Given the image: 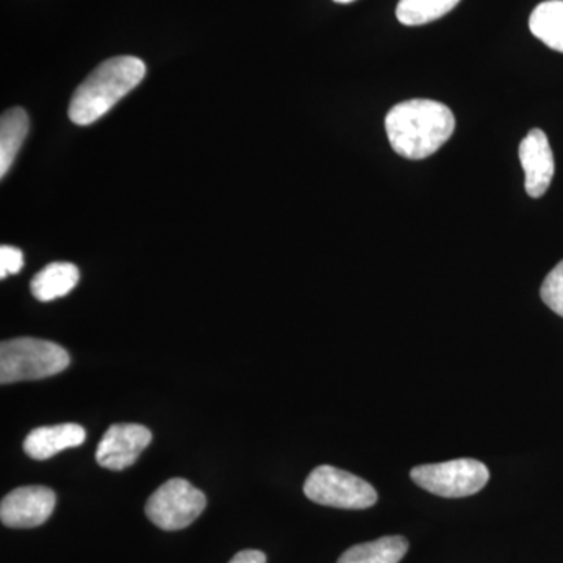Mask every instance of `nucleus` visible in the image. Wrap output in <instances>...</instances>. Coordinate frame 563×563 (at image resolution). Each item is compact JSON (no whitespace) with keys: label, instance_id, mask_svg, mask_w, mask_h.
<instances>
[{"label":"nucleus","instance_id":"1","mask_svg":"<svg viewBox=\"0 0 563 563\" xmlns=\"http://www.w3.org/2000/svg\"><path fill=\"white\" fill-rule=\"evenodd\" d=\"M455 118L450 107L431 99L398 103L385 118L393 151L409 161L431 157L451 139Z\"/></svg>","mask_w":563,"mask_h":563},{"label":"nucleus","instance_id":"2","mask_svg":"<svg viewBox=\"0 0 563 563\" xmlns=\"http://www.w3.org/2000/svg\"><path fill=\"white\" fill-rule=\"evenodd\" d=\"M144 76L146 65L131 55L102 62L74 92L68 110L69 120L77 125H90L101 120Z\"/></svg>","mask_w":563,"mask_h":563},{"label":"nucleus","instance_id":"3","mask_svg":"<svg viewBox=\"0 0 563 563\" xmlns=\"http://www.w3.org/2000/svg\"><path fill=\"white\" fill-rule=\"evenodd\" d=\"M69 354L65 347L47 340H7L0 344V383L3 385L38 380L65 372Z\"/></svg>","mask_w":563,"mask_h":563},{"label":"nucleus","instance_id":"4","mask_svg":"<svg viewBox=\"0 0 563 563\" xmlns=\"http://www.w3.org/2000/svg\"><path fill=\"white\" fill-rule=\"evenodd\" d=\"M303 493L310 501L335 509H369L377 503L372 484L331 465L314 468L303 484Z\"/></svg>","mask_w":563,"mask_h":563},{"label":"nucleus","instance_id":"5","mask_svg":"<svg viewBox=\"0 0 563 563\" xmlns=\"http://www.w3.org/2000/svg\"><path fill=\"white\" fill-rule=\"evenodd\" d=\"M410 476L415 484L433 495L443 496V498H466L483 490L490 473L483 462L474 459H457V461L415 466Z\"/></svg>","mask_w":563,"mask_h":563},{"label":"nucleus","instance_id":"6","mask_svg":"<svg viewBox=\"0 0 563 563\" xmlns=\"http://www.w3.org/2000/svg\"><path fill=\"white\" fill-rule=\"evenodd\" d=\"M207 506L206 495L188 481L174 477L152 493L147 518L163 531H180L198 520Z\"/></svg>","mask_w":563,"mask_h":563},{"label":"nucleus","instance_id":"7","mask_svg":"<svg viewBox=\"0 0 563 563\" xmlns=\"http://www.w3.org/2000/svg\"><path fill=\"white\" fill-rule=\"evenodd\" d=\"M55 504L57 496L49 487L27 485L14 488L0 503V520L9 528H36L49 520Z\"/></svg>","mask_w":563,"mask_h":563},{"label":"nucleus","instance_id":"8","mask_svg":"<svg viewBox=\"0 0 563 563\" xmlns=\"http://www.w3.org/2000/svg\"><path fill=\"white\" fill-rule=\"evenodd\" d=\"M152 433L141 424H113L103 433L96 451V461L102 468L121 472L129 468L150 446Z\"/></svg>","mask_w":563,"mask_h":563},{"label":"nucleus","instance_id":"9","mask_svg":"<svg viewBox=\"0 0 563 563\" xmlns=\"http://www.w3.org/2000/svg\"><path fill=\"white\" fill-rule=\"evenodd\" d=\"M520 162L526 174V192L531 198H542L554 177V155L547 133L532 129L520 144Z\"/></svg>","mask_w":563,"mask_h":563},{"label":"nucleus","instance_id":"10","mask_svg":"<svg viewBox=\"0 0 563 563\" xmlns=\"http://www.w3.org/2000/svg\"><path fill=\"white\" fill-rule=\"evenodd\" d=\"M85 439H87V432L80 424L65 422V424L33 429L22 446H24L25 454L33 461H47L62 451L80 446Z\"/></svg>","mask_w":563,"mask_h":563},{"label":"nucleus","instance_id":"11","mask_svg":"<svg viewBox=\"0 0 563 563\" xmlns=\"http://www.w3.org/2000/svg\"><path fill=\"white\" fill-rule=\"evenodd\" d=\"M80 272L68 262H54L41 269L31 282L32 295L41 302L63 298L79 284Z\"/></svg>","mask_w":563,"mask_h":563},{"label":"nucleus","instance_id":"12","mask_svg":"<svg viewBox=\"0 0 563 563\" xmlns=\"http://www.w3.org/2000/svg\"><path fill=\"white\" fill-rule=\"evenodd\" d=\"M409 551V542L406 537L387 536L355 544L340 555L336 563H399Z\"/></svg>","mask_w":563,"mask_h":563},{"label":"nucleus","instance_id":"13","mask_svg":"<svg viewBox=\"0 0 563 563\" xmlns=\"http://www.w3.org/2000/svg\"><path fill=\"white\" fill-rule=\"evenodd\" d=\"M29 121L25 110L10 109L2 114L0 120V177H5L10 172L11 165L16 161L22 144L27 139Z\"/></svg>","mask_w":563,"mask_h":563},{"label":"nucleus","instance_id":"14","mask_svg":"<svg viewBox=\"0 0 563 563\" xmlns=\"http://www.w3.org/2000/svg\"><path fill=\"white\" fill-rule=\"evenodd\" d=\"M529 29L550 49L563 54V0L540 3L529 18Z\"/></svg>","mask_w":563,"mask_h":563},{"label":"nucleus","instance_id":"15","mask_svg":"<svg viewBox=\"0 0 563 563\" xmlns=\"http://www.w3.org/2000/svg\"><path fill=\"white\" fill-rule=\"evenodd\" d=\"M461 0H399L396 16L404 25H424L450 13Z\"/></svg>","mask_w":563,"mask_h":563},{"label":"nucleus","instance_id":"16","mask_svg":"<svg viewBox=\"0 0 563 563\" xmlns=\"http://www.w3.org/2000/svg\"><path fill=\"white\" fill-rule=\"evenodd\" d=\"M540 296L554 313L563 318V261L558 263L553 272L543 280Z\"/></svg>","mask_w":563,"mask_h":563},{"label":"nucleus","instance_id":"17","mask_svg":"<svg viewBox=\"0 0 563 563\" xmlns=\"http://www.w3.org/2000/svg\"><path fill=\"white\" fill-rule=\"evenodd\" d=\"M24 266L22 251L13 246L0 247V277L5 279L10 274H18Z\"/></svg>","mask_w":563,"mask_h":563},{"label":"nucleus","instance_id":"18","mask_svg":"<svg viewBox=\"0 0 563 563\" xmlns=\"http://www.w3.org/2000/svg\"><path fill=\"white\" fill-rule=\"evenodd\" d=\"M229 563H266V555L257 550H244L233 555Z\"/></svg>","mask_w":563,"mask_h":563},{"label":"nucleus","instance_id":"19","mask_svg":"<svg viewBox=\"0 0 563 563\" xmlns=\"http://www.w3.org/2000/svg\"><path fill=\"white\" fill-rule=\"evenodd\" d=\"M333 2H336V3H351V2H354V0H333Z\"/></svg>","mask_w":563,"mask_h":563}]
</instances>
